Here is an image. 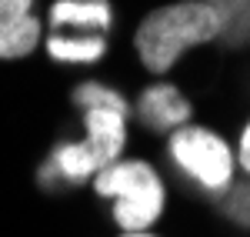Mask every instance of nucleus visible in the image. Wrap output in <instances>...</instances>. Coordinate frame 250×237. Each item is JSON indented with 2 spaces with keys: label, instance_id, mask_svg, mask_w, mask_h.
<instances>
[{
  "label": "nucleus",
  "instance_id": "nucleus-8",
  "mask_svg": "<svg viewBox=\"0 0 250 237\" xmlns=\"http://www.w3.org/2000/svg\"><path fill=\"white\" fill-rule=\"evenodd\" d=\"M67 100H70V107L77 114L94 110V107H114V110L134 114V94H127L124 87H117L114 80H100V77H80L77 84H70Z\"/></svg>",
  "mask_w": 250,
  "mask_h": 237
},
{
  "label": "nucleus",
  "instance_id": "nucleus-12",
  "mask_svg": "<svg viewBox=\"0 0 250 237\" xmlns=\"http://www.w3.org/2000/svg\"><path fill=\"white\" fill-rule=\"evenodd\" d=\"M37 10H40V0H0V23L23 17V14H37Z\"/></svg>",
  "mask_w": 250,
  "mask_h": 237
},
{
  "label": "nucleus",
  "instance_id": "nucleus-9",
  "mask_svg": "<svg viewBox=\"0 0 250 237\" xmlns=\"http://www.w3.org/2000/svg\"><path fill=\"white\" fill-rule=\"evenodd\" d=\"M220 17V47L230 54L250 50V0H207Z\"/></svg>",
  "mask_w": 250,
  "mask_h": 237
},
{
  "label": "nucleus",
  "instance_id": "nucleus-4",
  "mask_svg": "<svg viewBox=\"0 0 250 237\" xmlns=\"http://www.w3.org/2000/svg\"><path fill=\"white\" fill-rule=\"evenodd\" d=\"M197 120V104L173 77H150L134 90V127L164 140Z\"/></svg>",
  "mask_w": 250,
  "mask_h": 237
},
{
  "label": "nucleus",
  "instance_id": "nucleus-13",
  "mask_svg": "<svg viewBox=\"0 0 250 237\" xmlns=\"http://www.w3.org/2000/svg\"><path fill=\"white\" fill-rule=\"evenodd\" d=\"M117 237H160V234H154V231H134V234H127V231H120Z\"/></svg>",
  "mask_w": 250,
  "mask_h": 237
},
{
  "label": "nucleus",
  "instance_id": "nucleus-10",
  "mask_svg": "<svg viewBox=\"0 0 250 237\" xmlns=\"http://www.w3.org/2000/svg\"><path fill=\"white\" fill-rule=\"evenodd\" d=\"M217 204H220L224 217L230 220L233 227L250 231V177H237V184H233Z\"/></svg>",
  "mask_w": 250,
  "mask_h": 237
},
{
  "label": "nucleus",
  "instance_id": "nucleus-3",
  "mask_svg": "<svg viewBox=\"0 0 250 237\" xmlns=\"http://www.w3.org/2000/svg\"><path fill=\"white\" fill-rule=\"evenodd\" d=\"M160 151L177 177L210 200H220L240 177L233 137L204 120H190L187 127L173 130L160 140Z\"/></svg>",
  "mask_w": 250,
  "mask_h": 237
},
{
  "label": "nucleus",
  "instance_id": "nucleus-11",
  "mask_svg": "<svg viewBox=\"0 0 250 237\" xmlns=\"http://www.w3.org/2000/svg\"><path fill=\"white\" fill-rule=\"evenodd\" d=\"M233 151H237L240 174L250 177V114H244L240 124H237V130H233Z\"/></svg>",
  "mask_w": 250,
  "mask_h": 237
},
{
  "label": "nucleus",
  "instance_id": "nucleus-5",
  "mask_svg": "<svg viewBox=\"0 0 250 237\" xmlns=\"http://www.w3.org/2000/svg\"><path fill=\"white\" fill-rule=\"evenodd\" d=\"M43 20L47 30H87V34L114 37L120 14L114 0H50Z\"/></svg>",
  "mask_w": 250,
  "mask_h": 237
},
{
  "label": "nucleus",
  "instance_id": "nucleus-2",
  "mask_svg": "<svg viewBox=\"0 0 250 237\" xmlns=\"http://www.w3.org/2000/svg\"><path fill=\"white\" fill-rule=\"evenodd\" d=\"M94 197L107 200L110 220L120 231H154L167 214L170 187L164 171L144 154H124L90 180Z\"/></svg>",
  "mask_w": 250,
  "mask_h": 237
},
{
  "label": "nucleus",
  "instance_id": "nucleus-6",
  "mask_svg": "<svg viewBox=\"0 0 250 237\" xmlns=\"http://www.w3.org/2000/svg\"><path fill=\"white\" fill-rule=\"evenodd\" d=\"M114 43L110 34H87V30H47L43 57L57 67H97L110 57Z\"/></svg>",
  "mask_w": 250,
  "mask_h": 237
},
{
  "label": "nucleus",
  "instance_id": "nucleus-1",
  "mask_svg": "<svg viewBox=\"0 0 250 237\" xmlns=\"http://www.w3.org/2000/svg\"><path fill=\"white\" fill-rule=\"evenodd\" d=\"M207 47H220V17L207 0H160L130 30V54L147 77H173L187 54Z\"/></svg>",
  "mask_w": 250,
  "mask_h": 237
},
{
  "label": "nucleus",
  "instance_id": "nucleus-7",
  "mask_svg": "<svg viewBox=\"0 0 250 237\" xmlns=\"http://www.w3.org/2000/svg\"><path fill=\"white\" fill-rule=\"evenodd\" d=\"M47 37V20L43 14H23V17L3 20L0 23V64H17L43 50Z\"/></svg>",
  "mask_w": 250,
  "mask_h": 237
}]
</instances>
